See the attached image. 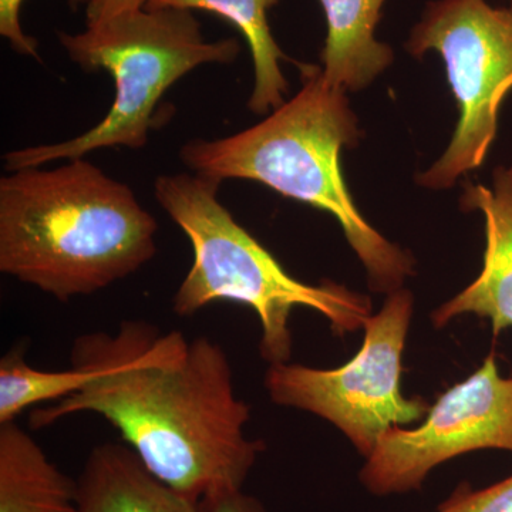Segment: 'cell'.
Listing matches in <instances>:
<instances>
[{
  "instance_id": "obj_1",
  "label": "cell",
  "mask_w": 512,
  "mask_h": 512,
  "mask_svg": "<svg viewBox=\"0 0 512 512\" xmlns=\"http://www.w3.org/2000/svg\"><path fill=\"white\" fill-rule=\"evenodd\" d=\"M70 359L89 369L92 379L72 396L35 410L33 427L99 414L151 476L195 503L244 488L265 446L245 436L251 410L235 392L218 343L128 320L116 333L74 340Z\"/></svg>"
},
{
  "instance_id": "obj_2",
  "label": "cell",
  "mask_w": 512,
  "mask_h": 512,
  "mask_svg": "<svg viewBox=\"0 0 512 512\" xmlns=\"http://www.w3.org/2000/svg\"><path fill=\"white\" fill-rule=\"evenodd\" d=\"M157 231L134 191L84 158L0 178V271L59 301L143 268Z\"/></svg>"
},
{
  "instance_id": "obj_3",
  "label": "cell",
  "mask_w": 512,
  "mask_h": 512,
  "mask_svg": "<svg viewBox=\"0 0 512 512\" xmlns=\"http://www.w3.org/2000/svg\"><path fill=\"white\" fill-rule=\"evenodd\" d=\"M299 70L301 90L264 121L234 136L188 141L181 160L202 177L255 181L329 212L365 266L369 288L390 295L416 274V261L363 218L346 187L340 153L362 136L345 90L330 86L316 64Z\"/></svg>"
},
{
  "instance_id": "obj_4",
  "label": "cell",
  "mask_w": 512,
  "mask_h": 512,
  "mask_svg": "<svg viewBox=\"0 0 512 512\" xmlns=\"http://www.w3.org/2000/svg\"><path fill=\"white\" fill-rule=\"evenodd\" d=\"M220 185L198 174L161 175L154 183L158 204L183 229L194 251L191 269L174 295L177 315H194L218 301L248 306L261 322L259 348L269 365L291 359L293 309L319 312L338 335L365 325L373 308L369 296L335 282L309 285L293 278L218 200Z\"/></svg>"
},
{
  "instance_id": "obj_5",
  "label": "cell",
  "mask_w": 512,
  "mask_h": 512,
  "mask_svg": "<svg viewBox=\"0 0 512 512\" xmlns=\"http://www.w3.org/2000/svg\"><path fill=\"white\" fill-rule=\"evenodd\" d=\"M59 39L86 72H109L116 96L106 117L82 136L9 151L3 157L9 173L76 160L101 148L146 147L157 104L168 89L202 64L231 63L241 50L235 39L207 42L192 10L148 6L86 25L76 35L59 33Z\"/></svg>"
},
{
  "instance_id": "obj_6",
  "label": "cell",
  "mask_w": 512,
  "mask_h": 512,
  "mask_svg": "<svg viewBox=\"0 0 512 512\" xmlns=\"http://www.w3.org/2000/svg\"><path fill=\"white\" fill-rule=\"evenodd\" d=\"M404 47L419 59L437 52L446 64L460 119L450 146L417 184L447 190L483 165L497 137L500 109L512 90V8L433 0Z\"/></svg>"
},
{
  "instance_id": "obj_7",
  "label": "cell",
  "mask_w": 512,
  "mask_h": 512,
  "mask_svg": "<svg viewBox=\"0 0 512 512\" xmlns=\"http://www.w3.org/2000/svg\"><path fill=\"white\" fill-rule=\"evenodd\" d=\"M413 306L406 288L387 295L382 309L363 325L362 349L338 369L269 365L265 387L272 402L329 421L366 460L383 433L424 419L431 407L423 397L407 399L400 392Z\"/></svg>"
},
{
  "instance_id": "obj_8",
  "label": "cell",
  "mask_w": 512,
  "mask_h": 512,
  "mask_svg": "<svg viewBox=\"0 0 512 512\" xmlns=\"http://www.w3.org/2000/svg\"><path fill=\"white\" fill-rule=\"evenodd\" d=\"M488 448L512 453V377L501 375L494 352L441 394L417 429L394 426L383 433L359 480L377 497L409 494L440 464Z\"/></svg>"
},
{
  "instance_id": "obj_9",
  "label": "cell",
  "mask_w": 512,
  "mask_h": 512,
  "mask_svg": "<svg viewBox=\"0 0 512 512\" xmlns=\"http://www.w3.org/2000/svg\"><path fill=\"white\" fill-rule=\"evenodd\" d=\"M464 211H480L485 221L483 269L467 286L433 313L434 328L473 313L490 319L494 335L512 328V165L495 168L493 187L466 184L460 198Z\"/></svg>"
},
{
  "instance_id": "obj_10",
  "label": "cell",
  "mask_w": 512,
  "mask_h": 512,
  "mask_svg": "<svg viewBox=\"0 0 512 512\" xmlns=\"http://www.w3.org/2000/svg\"><path fill=\"white\" fill-rule=\"evenodd\" d=\"M77 512H197V503L151 476L126 444H101L87 457Z\"/></svg>"
},
{
  "instance_id": "obj_11",
  "label": "cell",
  "mask_w": 512,
  "mask_h": 512,
  "mask_svg": "<svg viewBox=\"0 0 512 512\" xmlns=\"http://www.w3.org/2000/svg\"><path fill=\"white\" fill-rule=\"evenodd\" d=\"M328 35L320 53L330 86L360 92L394 62L392 47L375 37L386 0H319Z\"/></svg>"
},
{
  "instance_id": "obj_12",
  "label": "cell",
  "mask_w": 512,
  "mask_h": 512,
  "mask_svg": "<svg viewBox=\"0 0 512 512\" xmlns=\"http://www.w3.org/2000/svg\"><path fill=\"white\" fill-rule=\"evenodd\" d=\"M79 483L16 421L0 424V512H77Z\"/></svg>"
},
{
  "instance_id": "obj_13",
  "label": "cell",
  "mask_w": 512,
  "mask_h": 512,
  "mask_svg": "<svg viewBox=\"0 0 512 512\" xmlns=\"http://www.w3.org/2000/svg\"><path fill=\"white\" fill-rule=\"evenodd\" d=\"M279 0H148V8L207 10L227 19L247 39L254 60L255 83L248 107L252 113H272L285 103L288 82L281 60H289L275 42L268 12Z\"/></svg>"
},
{
  "instance_id": "obj_14",
  "label": "cell",
  "mask_w": 512,
  "mask_h": 512,
  "mask_svg": "<svg viewBox=\"0 0 512 512\" xmlns=\"http://www.w3.org/2000/svg\"><path fill=\"white\" fill-rule=\"evenodd\" d=\"M92 379L86 367L47 372L28 365L20 352H10L0 362V424L47 402H59L82 390Z\"/></svg>"
},
{
  "instance_id": "obj_15",
  "label": "cell",
  "mask_w": 512,
  "mask_h": 512,
  "mask_svg": "<svg viewBox=\"0 0 512 512\" xmlns=\"http://www.w3.org/2000/svg\"><path fill=\"white\" fill-rule=\"evenodd\" d=\"M436 512H512V476L481 490L463 483Z\"/></svg>"
},
{
  "instance_id": "obj_16",
  "label": "cell",
  "mask_w": 512,
  "mask_h": 512,
  "mask_svg": "<svg viewBox=\"0 0 512 512\" xmlns=\"http://www.w3.org/2000/svg\"><path fill=\"white\" fill-rule=\"evenodd\" d=\"M23 0H0V35L20 55L37 57V40L26 35L20 25V9Z\"/></svg>"
},
{
  "instance_id": "obj_17",
  "label": "cell",
  "mask_w": 512,
  "mask_h": 512,
  "mask_svg": "<svg viewBox=\"0 0 512 512\" xmlns=\"http://www.w3.org/2000/svg\"><path fill=\"white\" fill-rule=\"evenodd\" d=\"M197 512H266L264 504L244 490H222L202 497Z\"/></svg>"
},
{
  "instance_id": "obj_18",
  "label": "cell",
  "mask_w": 512,
  "mask_h": 512,
  "mask_svg": "<svg viewBox=\"0 0 512 512\" xmlns=\"http://www.w3.org/2000/svg\"><path fill=\"white\" fill-rule=\"evenodd\" d=\"M148 0H92L86 8V25H94L120 13L146 8Z\"/></svg>"
},
{
  "instance_id": "obj_19",
  "label": "cell",
  "mask_w": 512,
  "mask_h": 512,
  "mask_svg": "<svg viewBox=\"0 0 512 512\" xmlns=\"http://www.w3.org/2000/svg\"><path fill=\"white\" fill-rule=\"evenodd\" d=\"M90 2H92V0H69L70 6H72L73 9H79L80 6L87 8Z\"/></svg>"
},
{
  "instance_id": "obj_20",
  "label": "cell",
  "mask_w": 512,
  "mask_h": 512,
  "mask_svg": "<svg viewBox=\"0 0 512 512\" xmlns=\"http://www.w3.org/2000/svg\"><path fill=\"white\" fill-rule=\"evenodd\" d=\"M510 6H511V8H512V0H510Z\"/></svg>"
}]
</instances>
